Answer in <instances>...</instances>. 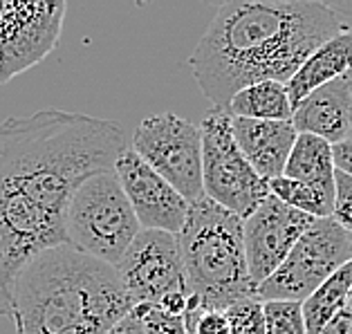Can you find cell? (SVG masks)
<instances>
[{"label": "cell", "instance_id": "1", "mask_svg": "<svg viewBox=\"0 0 352 334\" xmlns=\"http://www.w3.org/2000/svg\"><path fill=\"white\" fill-rule=\"evenodd\" d=\"M124 126L58 108L0 122V316L34 256L67 245L65 213L85 179L115 170Z\"/></svg>", "mask_w": 352, "mask_h": 334}, {"label": "cell", "instance_id": "2", "mask_svg": "<svg viewBox=\"0 0 352 334\" xmlns=\"http://www.w3.org/2000/svg\"><path fill=\"white\" fill-rule=\"evenodd\" d=\"M337 12L303 0H238L218 7L188 56L193 79L216 110L263 81L287 83L319 45L341 32Z\"/></svg>", "mask_w": 352, "mask_h": 334}, {"label": "cell", "instance_id": "3", "mask_svg": "<svg viewBox=\"0 0 352 334\" xmlns=\"http://www.w3.org/2000/svg\"><path fill=\"white\" fill-rule=\"evenodd\" d=\"M133 307L115 267L61 245L21 269L10 316L16 334H108Z\"/></svg>", "mask_w": 352, "mask_h": 334}, {"label": "cell", "instance_id": "4", "mask_svg": "<svg viewBox=\"0 0 352 334\" xmlns=\"http://www.w3.org/2000/svg\"><path fill=\"white\" fill-rule=\"evenodd\" d=\"M188 296L202 310H227L254 298L258 285L249 276L243 241V218L209 198L191 202L177 234Z\"/></svg>", "mask_w": 352, "mask_h": 334}, {"label": "cell", "instance_id": "5", "mask_svg": "<svg viewBox=\"0 0 352 334\" xmlns=\"http://www.w3.org/2000/svg\"><path fill=\"white\" fill-rule=\"evenodd\" d=\"M142 231L115 170L88 177L65 213V241L72 249L115 265Z\"/></svg>", "mask_w": 352, "mask_h": 334}, {"label": "cell", "instance_id": "6", "mask_svg": "<svg viewBox=\"0 0 352 334\" xmlns=\"http://www.w3.org/2000/svg\"><path fill=\"white\" fill-rule=\"evenodd\" d=\"M200 133L204 198L245 220L270 198V182H265L240 153L229 113L213 110L200 124Z\"/></svg>", "mask_w": 352, "mask_h": 334}, {"label": "cell", "instance_id": "7", "mask_svg": "<svg viewBox=\"0 0 352 334\" xmlns=\"http://www.w3.org/2000/svg\"><path fill=\"white\" fill-rule=\"evenodd\" d=\"M352 260L350 234L332 218L314 220L300 236L294 249L280 263V267L263 280L256 289L258 301H296L303 303L323 280Z\"/></svg>", "mask_w": 352, "mask_h": 334}, {"label": "cell", "instance_id": "8", "mask_svg": "<svg viewBox=\"0 0 352 334\" xmlns=\"http://www.w3.org/2000/svg\"><path fill=\"white\" fill-rule=\"evenodd\" d=\"M131 148L182 198H204L200 126L173 113L146 117L135 128Z\"/></svg>", "mask_w": 352, "mask_h": 334}, {"label": "cell", "instance_id": "9", "mask_svg": "<svg viewBox=\"0 0 352 334\" xmlns=\"http://www.w3.org/2000/svg\"><path fill=\"white\" fill-rule=\"evenodd\" d=\"M65 10V3H0V85L52 52Z\"/></svg>", "mask_w": 352, "mask_h": 334}, {"label": "cell", "instance_id": "10", "mask_svg": "<svg viewBox=\"0 0 352 334\" xmlns=\"http://www.w3.org/2000/svg\"><path fill=\"white\" fill-rule=\"evenodd\" d=\"M115 269L135 305L157 307L168 294H188L177 236L166 231L142 229Z\"/></svg>", "mask_w": 352, "mask_h": 334}, {"label": "cell", "instance_id": "11", "mask_svg": "<svg viewBox=\"0 0 352 334\" xmlns=\"http://www.w3.org/2000/svg\"><path fill=\"white\" fill-rule=\"evenodd\" d=\"M314 220L316 218L283 204L272 193L252 216L243 220L247 267L256 285L267 280L280 267Z\"/></svg>", "mask_w": 352, "mask_h": 334}, {"label": "cell", "instance_id": "12", "mask_svg": "<svg viewBox=\"0 0 352 334\" xmlns=\"http://www.w3.org/2000/svg\"><path fill=\"white\" fill-rule=\"evenodd\" d=\"M115 175L142 229L166 231L173 236L182 231L191 202L160 177L131 146L115 162Z\"/></svg>", "mask_w": 352, "mask_h": 334}, {"label": "cell", "instance_id": "13", "mask_svg": "<svg viewBox=\"0 0 352 334\" xmlns=\"http://www.w3.org/2000/svg\"><path fill=\"white\" fill-rule=\"evenodd\" d=\"M296 133L321 137L328 144H341L352 133V94L348 79H334L321 85L296 104L292 115Z\"/></svg>", "mask_w": 352, "mask_h": 334}, {"label": "cell", "instance_id": "14", "mask_svg": "<svg viewBox=\"0 0 352 334\" xmlns=\"http://www.w3.org/2000/svg\"><path fill=\"white\" fill-rule=\"evenodd\" d=\"M231 133L240 153L265 182L283 175L298 137L292 122H258L240 117H231Z\"/></svg>", "mask_w": 352, "mask_h": 334}, {"label": "cell", "instance_id": "15", "mask_svg": "<svg viewBox=\"0 0 352 334\" xmlns=\"http://www.w3.org/2000/svg\"><path fill=\"white\" fill-rule=\"evenodd\" d=\"M348 72H352V30L343 27L316 47L285 83L292 106L296 108V104H300L310 92L334 79H341Z\"/></svg>", "mask_w": 352, "mask_h": 334}, {"label": "cell", "instance_id": "16", "mask_svg": "<svg viewBox=\"0 0 352 334\" xmlns=\"http://www.w3.org/2000/svg\"><path fill=\"white\" fill-rule=\"evenodd\" d=\"M334 173L337 168L332 159V144L321 137L300 133L292 146L283 175L319 188L321 193L334 200Z\"/></svg>", "mask_w": 352, "mask_h": 334}, {"label": "cell", "instance_id": "17", "mask_svg": "<svg viewBox=\"0 0 352 334\" xmlns=\"http://www.w3.org/2000/svg\"><path fill=\"white\" fill-rule=\"evenodd\" d=\"M227 113L231 117L258 119V122H292L294 106L289 101L285 83L263 81L234 94Z\"/></svg>", "mask_w": 352, "mask_h": 334}, {"label": "cell", "instance_id": "18", "mask_svg": "<svg viewBox=\"0 0 352 334\" xmlns=\"http://www.w3.org/2000/svg\"><path fill=\"white\" fill-rule=\"evenodd\" d=\"M350 287H352V260H348L343 267H339L328 280H323L321 285L300 303L307 334H319L325 328V323H328L343 305H348Z\"/></svg>", "mask_w": 352, "mask_h": 334}, {"label": "cell", "instance_id": "19", "mask_svg": "<svg viewBox=\"0 0 352 334\" xmlns=\"http://www.w3.org/2000/svg\"><path fill=\"white\" fill-rule=\"evenodd\" d=\"M270 193L274 198H278L283 204H287V207L305 213V216H310V218H316V220L332 218L334 200L310 184L296 182V179L280 175L270 182Z\"/></svg>", "mask_w": 352, "mask_h": 334}, {"label": "cell", "instance_id": "20", "mask_svg": "<svg viewBox=\"0 0 352 334\" xmlns=\"http://www.w3.org/2000/svg\"><path fill=\"white\" fill-rule=\"evenodd\" d=\"M265 334H307L303 307L296 301H265Z\"/></svg>", "mask_w": 352, "mask_h": 334}, {"label": "cell", "instance_id": "21", "mask_svg": "<svg viewBox=\"0 0 352 334\" xmlns=\"http://www.w3.org/2000/svg\"><path fill=\"white\" fill-rule=\"evenodd\" d=\"M229 334H265V312L258 298H243L227 310Z\"/></svg>", "mask_w": 352, "mask_h": 334}, {"label": "cell", "instance_id": "22", "mask_svg": "<svg viewBox=\"0 0 352 334\" xmlns=\"http://www.w3.org/2000/svg\"><path fill=\"white\" fill-rule=\"evenodd\" d=\"M135 316L142 323L144 334H188L184 316H173L153 305H135Z\"/></svg>", "mask_w": 352, "mask_h": 334}, {"label": "cell", "instance_id": "23", "mask_svg": "<svg viewBox=\"0 0 352 334\" xmlns=\"http://www.w3.org/2000/svg\"><path fill=\"white\" fill-rule=\"evenodd\" d=\"M332 220L352 236V177L337 170L334 173V204Z\"/></svg>", "mask_w": 352, "mask_h": 334}, {"label": "cell", "instance_id": "24", "mask_svg": "<svg viewBox=\"0 0 352 334\" xmlns=\"http://www.w3.org/2000/svg\"><path fill=\"white\" fill-rule=\"evenodd\" d=\"M319 334H352V305H343Z\"/></svg>", "mask_w": 352, "mask_h": 334}, {"label": "cell", "instance_id": "25", "mask_svg": "<svg viewBox=\"0 0 352 334\" xmlns=\"http://www.w3.org/2000/svg\"><path fill=\"white\" fill-rule=\"evenodd\" d=\"M332 159H334V168L352 177V137L341 144H334Z\"/></svg>", "mask_w": 352, "mask_h": 334}, {"label": "cell", "instance_id": "26", "mask_svg": "<svg viewBox=\"0 0 352 334\" xmlns=\"http://www.w3.org/2000/svg\"><path fill=\"white\" fill-rule=\"evenodd\" d=\"M108 334H144V330H142V323L135 316V312H131L124 321H119Z\"/></svg>", "mask_w": 352, "mask_h": 334}, {"label": "cell", "instance_id": "27", "mask_svg": "<svg viewBox=\"0 0 352 334\" xmlns=\"http://www.w3.org/2000/svg\"><path fill=\"white\" fill-rule=\"evenodd\" d=\"M346 79H348V88H350V94H352V72H348V74H346ZM350 137H352V133H350Z\"/></svg>", "mask_w": 352, "mask_h": 334}, {"label": "cell", "instance_id": "28", "mask_svg": "<svg viewBox=\"0 0 352 334\" xmlns=\"http://www.w3.org/2000/svg\"><path fill=\"white\" fill-rule=\"evenodd\" d=\"M348 303L352 305V287H350V294H348Z\"/></svg>", "mask_w": 352, "mask_h": 334}, {"label": "cell", "instance_id": "29", "mask_svg": "<svg viewBox=\"0 0 352 334\" xmlns=\"http://www.w3.org/2000/svg\"><path fill=\"white\" fill-rule=\"evenodd\" d=\"M350 254H352V236H350Z\"/></svg>", "mask_w": 352, "mask_h": 334}]
</instances>
